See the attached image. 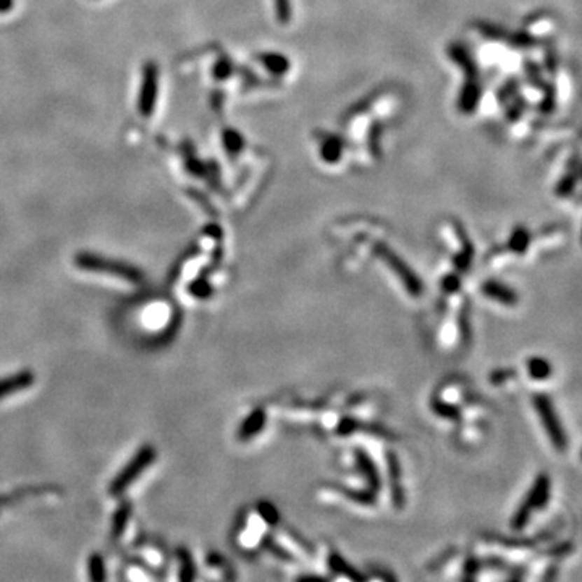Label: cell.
Returning <instances> with one entry per match:
<instances>
[{"label": "cell", "instance_id": "d6986e66", "mask_svg": "<svg viewBox=\"0 0 582 582\" xmlns=\"http://www.w3.org/2000/svg\"><path fill=\"white\" fill-rule=\"evenodd\" d=\"M190 291L193 293V295H196L199 298H206L211 295V286H209V283H206L204 280H198L190 286Z\"/></svg>", "mask_w": 582, "mask_h": 582}, {"label": "cell", "instance_id": "ffe728a7", "mask_svg": "<svg viewBox=\"0 0 582 582\" xmlns=\"http://www.w3.org/2000/svg\"><path fill=\"white\" fill-rule=\"evenodd\" d=\"M259 510H261V515L264 516V518L267 519V521L272 522V524H275V522H277V511L274 510V506L265 505V503H264V505H262V506L259 508Z\"/></svg>", "mask_w": 582, "mask_h": 582}, {"label": "cell", "instance_id": "e0dca14e", "mask_svg": "<svg viewBox=\"0 0 582 582\" xmlns=\"http://www.w3.org/2000/svg\"><path fill=\"white\" fill-rule=\"evenodd\" d=\"M529 244V235L524 228H516L515 233L511 235L510 246L513 251H518V253H522L524 249L527 248Z\"/></svg>", "mask_w": 582, "mask_h": 582}, {"label": "cell", "instance_id": "277c9868", "mask_svg": "<svg viewBox=\"0 0 582 582\" xmlns=\"http://www.w3.org/2000/svg\"><path fill=\"white\" fill-rule=\"evenodd\" d=\"M536 408H537V413H539L540 419H542L543 427H545V431H547L550 440H552L555 447L563 450L564 445H566V437H564L563 429H561V426H560L557 414H555V411H553L552 403H550V400L547 396H537L536 398Z\"/></svg>", "mask_w": 582, "mask_h": 582}, {"label": "cell", "instance_id": "2e32d148", "mask_svg": "<svg viewBox=\"0 0 582 582\" xmlns=\"http://www.w3.org/2000/svg\"><path fill=\"white\" fill-rule=\"evenodd\" d=\"M529 374H531L534 379H547L550 374V366L547 361L543 359H531L529 361Z\"/></svg>", "mask_w": 582, "mask_h": 582}, {"label": "cell", "instance_id": "5b68a950", "mask_svg": "<svg viewBox=\"0 0 582 582\" xmlns=\"http://www.w3.org/2000/svg\"><path fill=\"white\" fill-rule=\"evenodd\" d=\"M375 249H377V253L380 254V258L384 259L387 262V264H390L392 269L395 270L396 274L400 275L403 280H405V285L408 286V290H410L411 293H419V291H421V283H419V280L416 279V277H414L411 274V270L408 269V267L405 264H403L400 258H396V256L393 254L392 251L388 249L387 246H384V244H377Z\"/></svg>", "mask_w": 582, "mask_h": 582}, {"label": "cell", "instance_id": "9c48e42d", "mask_svg": "<svg viewBox=\"0 0 582 582\" xmlns=\"http://www.w3.org/2000/svg\"><path fill=\"white\" fill-rule=\"evenodd\" d=\"M484 293L487 296L494 298V300L505 303V304H515L516 296L511 290H508L506 286H501L500 283L497 282H487L484 285Z\"/></svg>", "mask_w": 582, "mask_h": 582}, {"label": "cell", "instance_id": "52a82bcc", "mask_svg": "<svg viewBox=\"0 0 582 582\" xmlns=\"http://www.w3.org/2000/svg\"><path fill=\"white\" fill-rule=\"evenodd\" d=\"M479 97H480V88L479 85H477L476 78H469V81L466 83L459 96L458 106L461 109V112H464V113L473 112L477 106V102H479Z\"/></svg>", "mask_w": 582, "mask_h": 582}, {"label": "cell", "instance_id": "44dd1931", "mask_svg": "<svg viewBox=\"0 0 582 582\" xmlns=\"http://www.w3.org/2000/svg\"><path fill=\"white\" fill-rule=\"evenodd\" d=\"M230 71H232V68L228 67V64H223V62H220V64H217L216 67V76L219 78V80H223L225 76H228Z\"/></svg>", "mask_w": 582, "mask_h": 582}, {"label": "cell", "instance_id": "6da1fadb", "mask_svg": "<svg viewBox=\"0 0 582 582\" xmlns=\"http://www.w3.org/2000/svg\"><path fill=\"white\" fill-rule=\"evenodd\" d=\"M75 264L83 270L89 272H99V274H107L112 277H118V279L128 280V282H141L143 280V272L136 269L134 265L127 264L122 261H113L110 258H102V256L94 253H80L75 256Z\"/></svg>", "mask_w": 582, "mask_h": 582}, {"label": "cell", "instance_id": "8992f818", "mask_svg": "<svg viewBox=\"0 0 582 582\" xmlns=\"http://www.w3.org/2000/svg\"><path fill=\"white\" fill-rule=\"evenodd\" d=\"M34 374L28 369L20 370L17 374L5 377V379H0V400L8 395H13V393L26 390V388H29L34 384Z\"/></svg>", "mask_w": 582, "mask_h": 582}, {"label": "cell", "instance_id": "3957f363", "mask_svg": "<svg viewBox=\"0 0 582 582\" xmlns=\"http://www.w3.org/2000/svg\"><path fill=\"white\" fill-rule=\"evenodd\" d=\"M157 96H159V67L154 62H148L143 68V80H141L138 110L143 117H151L154 112Z\"/></svg>", "mask_w": 582, "mask_h": 582}, {"label": "cell", "instance_id": "7a4b0ae2", "mask_svg": "<svg viewBox=\"0 0 582 582\" xmlns=\"http://www.w3.org/2000/svg\"><path fill=\"white\" fill-rule=\"evenodd\" d=\"M155 450L151 447V445H144V447H141L138 450V453L133 456V459L130 461V463L125 466V468L120 471V474L115 477L112 484L109 487V492L110 495L117 497L128 489V487L133 484L136 480V477H138L143 471H146V468L152 463V461L155 459Z\"/></svg>", "mask_w": 582, "mask_h": 582}, {"label": "cell", "instance_id": "9a60e30c", "mask_svg": "<svg viewBox=\"0 0 582 582\" xmlns=\"http://www.w3.org/2000/svg\"><path fill=\"white\" fill-rule=\"evenodd\" d=\"M178 558H180L181 563V571H180V579L181 581H191L194 578V564L190 557V553L186 552L185 548L178 550Z\"/></svg>", "mask_w": 582, "mask_h": 582}, {"label": "cell", "instance_id": "4fadbf2b", "mask_svg": "<svg viewBox=\"0 0 582 582\" xmlns=\"http://www.w3.org/2000/svg\"><path fill=\"white\" fill-rule=\"evenodd\" d=\"M223 146L230 155L238 154V152L243 149V136H241L237 130L227 128L223 131Z\"/></svg>", "mask_w": 582, "mask_h": 582}, {"label": "cell", "instance_id": "5bb4252c", "mask_svg": "<svg viewBox=\"0 0 582 582\" xmlns=\"http://www.w3.org/2000/svg\"><path fill=\"white\" fill-rule=\"evenodd\" d=\"M88 568H89V578H91L92 581L99 582V581L106 579V563H104V560L99 553H94L89 557Z\"/></svg>", "mask_w": 582, "mask_h": 582}, {"label": "cell", "instance_id": "7c38bea8", "mask_svg": "<svg viewBox=\"0 0 582 582\" xmlns=\"http://www.w3.org/2000/svg\"><path fill=\"white\" fill-rule=\"evenodd\" d=\"M130 515H131V506L128 505V503H123V505L120 506V510L115 513L113 521H112V537L113 539H118L120 536H122L125 527H127Z\"/></svg>", "mask_w": 582, "mask_h": 582}, {"label": "cell", "instance_id": "30bf717a", "mask_svg": "<svg viewBox=\"0 0 582 582\" xmlns=\"http://www.w3.org/2000/svg\"><path fill=\"white\" fill-rule=\"evenodd\" d=\"M342 149H343L342 141H340L337 136H332V138H328L327 141H324L322 143L321 157L325 162H328V164H333V162H338L340 157H342Z\"/></svg>", "mask_w": 582, "mask_h": 582}, {"label": "cell", "instance_id": "ba28073f", "mask_svg": "<svg viewBox=\"0 0 582 582\" xmlns=\"http://www.w3.org/2000/svg\"><path fill=\"white\" fill-rule=\"evenodd\" d=\"M264 422H265V414L262 410H256L249 414L248 419H244V422L241 424L240 427V438L241 440H248L251 437H254L256 434L262 431V427H264Z\"/></svg>", "mask_w": 582, "mask_h": 582}, {"label": "cell", "instance_id": "ac0fdd59", "mask_svg": "<svg viewBox=\"0 0 582 582\" xmlns=\"http://www.w3.org/2000/svg\"><path fill=\"white\" fill-rule=\"evenodd\" d=\"M275 13L279 22L286 25L291 18V2L290 0H275Z\"/></svg>", "mask_w": 582, "mask_h": 582}, {"label": "cell", "instance_id": "7402d4cb", "mask_svg": "<svg viewBox=\"0 0 582 582\" xmlns=\"http://www.w3.org/2000/svg\"><path fill=\"white\" fill-rule=\"evenodd\" d=\"M13 7V0H0V13L8 12Z\"/></svg>", "mask_w": 582, "mask_h": 582}, {"label": "cell", "instance_id": "8fae6325", "mask_svg": "<svg viewBox=\"0 0 582 582\" xmlns=\"http://www.w3.org/2000/svg\"><path fill=\"white\" fill-rule=\"evenodd\" d=\"M261 62L262 65L270 73H274V75H283V73H286L288 68H290V62H288L286 57H283L280 54L261 55Z\"/></svg>", "mask_w": 582, "mask_h": 582}]
</instances>
